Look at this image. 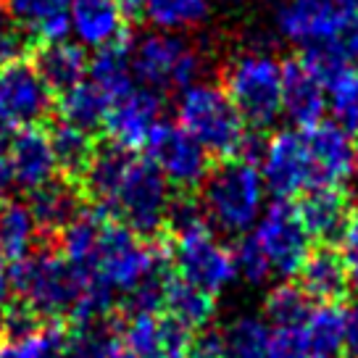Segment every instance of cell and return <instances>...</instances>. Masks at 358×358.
I'll return each instance as SVG.
<instances>
[{
	"label": "cell",
	"instance_id": "30",
	"mask_svg": "<svg viewBox=\"0 0 358 358\" xmlns=\"http://www.w3.org/2000/svg\"><path fill=\"white\" fill-rule=\"evenodd\" d=\"M37 243V227L24 203H0V256L6 261H22Z\"/></svg>",
	"mask_w": 358,
	"mask_h": 358
},
{
	"label": "cell",
	"instance_id": "4",
	"mask_svg": "<svg viewBox=\"0 0 358 358\" xmlns=\"http://www.w3.org/2000/svg\"><path fill=\"white\" fill-rule=\"evenodd\" d=\"M222 90L248 129H266L282 113V64L266 53L232 58L222 74Z\"/></svg>",
	"mask_w": 358,
	"mask_h": 358
},
{
	"label": "cell",
	"instance_id": "14",
	"mask_svg": "<svg viewBox=\"0 0 358 358\" xmlns=\"http://www.w3.org/2000/svg\"><path fill=\"white\" fill-rule=\"evenodd\" d=\"M350 19L335 0H287L277 13L280 32L303 48L337 40Z\"/></svg>",
	"mask_w": 358,
	"mask_h": 358
},
{
	"label": "cell",
	"instance_id": "24",
	"mask_svg": "<svg viewBox=\"0 0 358 358\" xmlns=\"http://www.w3.org/2000/svg\"><path fill=\"white\" fill-rule=\"evenodd\" d=\"M61 358H127L122 343V319L111 313L66 324Z\"/></svg>",
	"mask_w": 358,
	"mask_h": 358
},
{
	"label": "cell",
	"instance_id": "36",
	"mask_svg": "<svg viewBox=\"0 0 358 358\" xmlns=\"http://www.w3.org/2000/svg\"><path fill=\"white\" fill-rule=\"evenodd\" d=\"M266 358H311L303 327H274L268 337Z\"/></svg>",
	"mask_w": 358,
	"mask_h": 358
},
{
	"label": "cell",
	"instance_id": "46",
	"mask_svg": "<svg viewBox=\"0 0 358 358\" xmlns=\"http://www.w3.org/2000/svg\"><path fill=\"white\" fill-rule=\"evenodd\" d=\"M353 171H358V148H356V161H353Z\"/></svg>",
	"mask_w": 358,
	"mask_h": 358
},
{
	"label": "cell",
	"instance_id": "10",
	"mask_svg": "<svg viewBox=\"0 0 358 358\" xmlns=\"http://www.w3.org/2000/svg\"><path fill=\"white\" fill-rule=\"evenodd\" d=\"M261 177L274 201H292L295 195L316 187L303 132L280 129L268 137L261 156Z\"/></svg>",
	"mask_w": 358,
	"mask_h": 358
},
{
	"label": "cell",
	"instance_id": "47",
	"mask_svg": "<svg viewBox=\"0 0 358 358\" xmlns=\"http://www.w3.org/2000/svg\"><path fill=\"white\" fill-rule=\"evenodd\" d=\"M58 358H61V356H58Z\"/></svg>",
	"mask_w": 358,
	"mask_h": 358
},
{
	"label": "cell",
	"instance_id": "17",
	"mask_svg": "<svg viewBox=\"0 0 358 358\" xmlns=\"http://www.w3.org/2000/svg\"><path fill=\"white\" fill-rule=\"evenodd\" d=\"M301 132L311 158L316 187L343 185L353 174V161H356V148L350 143V134L340 124L329 122H319Z\"/></svg>",
	"mask_w": 358,
	"mask_h": 358
},
{
	"label": "cell",
	"instance_id": "34",
	"mask_svg": "<svg viewBox=\"0 0 358 358\" xmlns=\"http://www.w3.org/2000/svg\"><path fill=\"white\" fill-rule=\"evenodd\" d=\"M232 256H235V268L243 280L253 282V285H261V282L268 280V271H271V264H268L266 253L261 243L256 240V235H243L237 240V245L232 248Z\"/></svg>",
	"mask_w": 358,
	"mask_h": 358
},
{
	"label": "cell",
	"instance_id": "41",
	"mask_svg": "<svg viewBox=\"0 0 358 358\" xmlns=\"http://www.w3.org/2000/svg\"><path fill=\"white\" fill-rule=\"evenodd\" d=\"M13 177H11V164H8V145H3L0 137V203H6V195L11 190Z\"/></svg>",
	"mask_w": 358,
	"mask_h": 358
},
{
	"label": "cell",
	"instance_id": "8",
	"mask_svg": "<svg viewBox=\"0 0 358 358\" xmlns=\"http://www.w3.org/2000/svg\"><path fill=\"white\" fill-rule=\"evenodd\" d=\"M143 148L148 161L177 192H198L211 171V156L206 148L179 124L158 122Z\"/></svg>",
	"mask_w": 358,
	"mask_h": 358
},
{
	"label": "cell",
	"instance_id": "26",
	"mask_svg": "<svg viewBox=\"0 0 358 358\" xmlns=\"http://www.w3.org/2000/svg\"><path fill=\"white\" fill-rule=\"evenodd\" d=\"M50 148H53V156H56V169L61 171V177L79 185L85 171H87L92 153H95V140L92 134L79 129L74 124H66L58 119L50 129Z\"/></svg>",
	"mask_w": 358,
	"mask_h": 358
},
{
	"label": "cell",
	"instance_id": "25",
	"mask_svg": "<svg viewBox=\"0 0 358 358\" xmlns=\"http://www.w3.org/2000/svg\"><path fill=\"white\" fill-rule=\"evenodd\" d=\"M90 82L101 90L103 95L113 98L124 95L127 90L134 87V71H132V34L127 32L124 37L113 43L103 45L95 50V56L90 58L87 66Z\"/></svg>",
	"mask_w": 358,
	"mask_h": 358
},
{
	"label": "cell",
	"instance_id": "11",
	"mask_svg": "<svg viewBox=\"0 0 358 358\" xmlns=\"http://www.w3.org/2000/svg\"><path fill=\"white\" fill-rule=\"evenodd\" d=\"M192 340V329L164 311L127 313L122 319L127 358H190Z\"/></svg>",
	"mask_w": 358,
	"mask_h": 358
},
{
	"label": "cell",
	"instance_id": "27",
	"mask_svg": "<svg viewBox=\"0 0 358 358\" xmlns=\"http://www.w3.org/2000/svg\"><path fill=\"white\" fill-rule=\"evenodd\" d=\"M311 358L345 356V308L340 303H319L303 324Z\"/></svg>",
	"mask_w": 358,
	"mask_h": 358
},
{
	"label": "cell",
	"instance_id": "5",
	"mask_svg": "<svg viewBox=\"0 0 358 358\" xmlns=\"http://www.w3.org/2000/svg\"><path fill=\"white\" fill-rule=\"evenodd\" d=\"M169 203H171V190L164 174L148 158L134 153L132 164L127 166L111 203L103 213L127 224L134 235L153 240L164 235Z\"/></svg>",
	"mask_w": 358,
	"mask_h": 358
},
{
	"label": "cell",
	"instance_id": "7",
	"mask_svg": "<svg viewBox=\"0 0 358 358\" xmlns=\"http://www.w3.org/2000/svg\"><path fill=\"white\" fill-rule=\"evenodd\" d=\"M203 61L198 50H192L177 34H148L132 45V71L145 87L156 92L185 90L201 77Z\"/></svg>",
	"mask_w": 358,
	"mask_h": 358
},
{
	"label": "cell",
	"instance_id": "33",
	"mask_svg": "<svg viewBox=\"0 0 358 358\" xmlns=\"http://www.w3.org/2000/svg\"><path fill=\"white\" fill-rule=\"evenodd\" d=\"M222 337L229 358H266L271 329L266 322L245 313V316H237L232 324L224 327Z\"/></svg>",
	"mask_w": 358,
	"mask_h": 358
},
{
	"label": "cell",
	"instance_id": "18",
	"mask_svg": "<svg viewBox=\"0 0 358 358\" xmlns=\"http://www.w3.org/2000/svg\"><path fill=\"white\" fill-rule=\"evenodd\" d=\"M8 164H11L13 185L32 192L56 177V156L50 148V134L40 127H27L11 134L8 143Z\"/></svg>",
	"mask_w": 358,
	"mask_h": 358
},
{
	"label": "cell",
	"instance_id": "39",
	"mask_svg": "<svg viewBox=\"0 0 358 358\" xmlns=\"http://www.w3.org/2000/svg\"><path fill=\"white\" fill-rule=\"evenodd\" d=\"M335 43H337V48H340L343 58H345L348 69H350L353 74H358V19H350V24L343 29V34L337 37Z\"/></svg>",
	"mask_w": 358,
	"mask_h": 358
},
{
	"label": "cell",
	"instance_id": "16",
	"mask_svg": "<svg viewBox=\"0 0 358 358\" xmlns=\"http://www.w3.org/2000/svg\"><path fill=\"white\" fill-rule=\"evenodd\" d=\"M295 208L311 240H316L319 245H340L350 211H353L350 195L343 185L311 187L303 192L301 203Z\"/></svg>",
	"mask_w": 358,
	"mask_h": 358
},
{
	"label": "cell",
	"instance_id": "38",
	"mask_svg": "<svg viewBox=\"0 0 358 358\" xmlns=\"http://www.w3.org/2000/svg\"><path fill=\"white\" fill-rule=\"evenodd\" d=\"M190 358H229L224 348V337L219 329H206L192 340Z\"/></svg>",
	"mask_w": 358,
	"mask_h": 358
},
{
	"label": "cell",
	"instance_id": "45",
	"mask_svg": "<svg viewBox=\"0 0 358 358\" xmlns=\"http://www.w3.org/2000/svg\"><path fill=\"white\" fill-rule=\"evenodd\" d=\"M335 3L343 8V11L350 13V16H356V13H358V0H335Z\"/></svg>",
	"mask_w": 358,
	"mask_h": 358
},
{
	"label": "cell",
	"instance_id": "23",
	"mask_svg": "<svg viewBox=\"0 0 358 358\" xmlns=\"http://www.w3.org/2000/svg\"><path fill=\"white\" fill-rule=\"evenodd\" d=\"M69 22L79 45H87L95 50L129 32L127 19L113 0H71Z\"/></svg>",
	"mask_w": 358,
	"mask_h": 358
},
{
	"label": "cell",
	"instance_id": "35",
	"mask_svg": "<svg viewBox=\"0 0 358 358\" xmlns=\"http://www.w3.org/2000/svg\"><path fill=\"white\" fill-rule=\"evenodd\" d=\"M327 98L332 103V113H335L337 124L348 134L358 137V74L343 79L337 87L327 92Z\"/></svg>",
	"mask_w": 358,
	"mask_h": 358
},
{
	"label": "cell",
	"instance_id": "12",
	"mask_svg": "<svg viewBox=\"0 0 358 358\" xmlns=\"http://www.w3.org/2000/svg\"><path fill=\"white\" fill-rule=\"evenodd\" d=\"M253 235L264 248L271 268H277L282 277L298 274L311 250V237L298 216V208L290 201L271 203Z\"/></svg>",
	"mask_w": 358,
	"mask_h": 358
},
{
	"label": "cell",
	"instance_id": "31",
	"mask_svg": "<svg viewBox=\"0 0 358 358\" xmlns=\"http://www.w3.org/2000/svg\"><path fill=\"white\" fill-rule=\"evenodd\" d=\"M311 311L313 301L295 282L277 285L266 295V303H264V316L268 319V324L274 327H303L306 319L311 316Z\"/></svg>",
	"mask_w": 358,
	"mask_h": 358
},
{
	"label": "cell",
	"instance_id": "19",
	"mask_svg": "<svg viewBox=\"0 0 358 358\" xmlns=\"http://www.w3.org/2000/svg\"><path fill=\"white\" fill-rule=\"evenodd\" d=\"M298 285L313 303H343L350 298V277L335 245H316L298 268Z\"/></svg>",
	"mask_w": 358,
	"mask_h": 358
},
{
	"label": "cell",
	"instance_id": "2",
	"mask_svg": "<svg viewBox=\"0 0 358 358\" xmlns=\"http://www.w3.org/2000/svg\"><path fill=\"white\" fill-rule=\"evenodd\" d=\"M201 206L211 227L224 235H243L256 224L264 203V177L245 158H224L203 182Z\"/></svg>",
	"mask_w": 358,
	"mask_h": 358
},
{
	"label": "cell",
	"instance_id": "13",
	"mask_svg": "<svg viewBox=\"0 0 358 358\" xmlns=\"http://www.w3.org/2000/svg\"><path fill=\"white\" fill-rule=\"evenodd\" d=\"M158 116H161V92L134 85L132 90H127L124 95L108 103L103 127L111 143L137 150L145 145L148 134L158 124Z\"/></svg>",
	"mask_w": 358,
	"mask_h": 358
},
{
	"label": "cell",
	"instance_id": "29",
	"mask_svg": "<svg viewBox=\"0 0 358 358\" xmlns=\"http://www.w3.org/2000/svg\"><path fill=\"white\" fill-rule=\"evenodd\" d=\"M58 119L66 124H74L85 132H92L103 127L106 111H108V98L92 82H79L71 90H66L64 95H58L56 103Z\"/></svg>",
	"mask_w": 358,
	"mask_h": 358
},
{
	"label": "cell",
	"instance_id": "21",
	"mask_svg": "<svg viewBox=\"0 0 358 358\" xmlns=\"http://www.w3.org/2000/svg\"><path fill=\"white\" fill-rule=\"evenodd\" d=\"M327 90L306 71L298 58L282 64V113L295 127L308 129L324 119Z\"/></svg>",
	"mask_w": 358,
	"mask_h": 358
},
{
	"label": "cell",
	"instance_id": "9",
	"mask_svg": "<svg viewBox=\"0 0 358 358\" xmlns=\"http://www.w3.org/2000/svg\"><path fill=\"white\" fill-rule=\"evenodd\" d=\"M53 108V92L45 87L29 58L0 64V132L13 134L40 127Z\"/></svg>",
	"mask_w": 358,
	"mask_h": 358
},
{
	"label": "cell",
	"instance_id": "28",
	"mask_svg": "<svg viewBox=\"0 0 358 358\" xmlns=\"http://www.w3.org/2000/svg\"><path fill=\"white\" fill-rule=\"evenodd\" d=\"M164 313H169L171 319H177L179 324H185L192 332L206 329L213 316V295L185 282L174 271L164 295Z\"/></svg>",
	"mask_w": 358,
	"mask_h": 358
},
{
	"label": "cell",
	"instance_id": "43",
	"mask_svg": "<svg viewBox=\"0 0 358 358\" xmlns=\"http://www.w3.org/2000/svg\"><path fill=\"white\" fill-rule=\"evenodd\" d=\"M113 3L119 6V11L124 13V19L129 22V19H137V16H143V13H145L148 0H113Z\"/></svg>",
	"mask_w": 358,
	"mask_h": 358
},
{
	"label": "cell",
	"instance_id": "32",
	"mask_svg": "<svg viewBox=\"0 0 358 358\" xmlns=\"http://www.w3.org/2000/svg\"><path fill=\"white\" fill-rule=\"evenodd\" d=\"M208 11H211V0H148L145 3V19L164 32L198 27L206 22Z\"/></svg>",
	"mask_w": 358,
	"mask_h": 358
},
{
	"label": "cell",
	"instance_id": "37",
	"mask_svg": "<svg viewBox=\"0 0 358 358\" xmlns=\"http://www.w3.org/2000/svg\"><path fill=\"white\" fill-rule=\"evenodd\" d=\"M340 256L345 261L348 277H350V285L358 287V208L350 211V219H348V227L343 232V240H340Z\"/></svg>",
	"mask_w": 358,
	"mask_h": 358
},
{
	"label": "cell",
	"instance_id": "20",
	"mask_svg": "<svg viewBox=\"0 0 358 358\" xmlns=\"http://www.w3.org/2000/svg\"><path fill=\"white\" fill-rule=\"evenodd\" d=\"M34 71L40 74L45 87L53 95H64L66 90L79 85L87 74L90 58L85 48L71 40H56V43H37L29 53Z\"/></svg>",
	"mask_w": 358,
	"mask_h": 358
},
{
	"label": "cell",
	"instance_id": "6",
	"mask_svg": "<svg viewBox=\"0 0 358 358\" xmlns=\"http://www.w3.org/2000/svg\"><path fill=\"white\" fill-rule=\"evenodd\" d=\"M169 237H171V264L185 282L201 287L208 295H216L237 277L232 250L216 240L208 222L195 224L190 229Z\"/></svg>",
	"mask_w": 358,
	"mask_h": 358
},
{
	"label": "cell",
	"instance_id": "40",
	"mask_svg": "<svg viewBox=\"0 0 358 358\" xmlns=\"http://www.w3.org/2000/svg\"><path fill=\"white\" fill-rule=\"evenodd\" d=\"M345 356L358 358V303L345 308Z\"/></svg>",
	"mask_w": 358,
	"mask_h": 358
},
{
	"label": "cell",
	"instance_id": "42",
	"mask_svg": "<svg viewBox=\"0 0 358 358\" xmlns=\"http://www.w3.org/2000/svg\"><path fill=\"white\" fill-rule=\"evenodd\" d=\"M11 282H8V268L3 266V261H0V322H3V316L8 311V306L13 303L11 298Z\"/></svg>",
	"mask_w": 358,
	"mask_h": 358
},
{
	"label": "cell",
	"instance_id": "44",
	"mask_svg": "<svg viewBox=\"0 0 358 358\" xmlns=\"http://www.w3.org/2000/svg\"><path fill=\"white\" fill-rule=\"evenodd\" d=\"M11 29H13L11 16H8V11H6V6H3V0H0V45L6 43V37L11 34Z\"/></svg>",
	"mask_w": 358,
	"mask_h": 358
},
{
	"label": "cell",
	"instance_id": "22",
	"mask_svg": "<svg viewBox=\"0 0 358 358\" xmlns=\"http://www.w3.org/2000/svg\"><path fill=\"white\" fill-rule=\"evenodd\" d=\"M3 6L13 27L22 29L34 45L66 40L71 32V0H3Z\"/></svg>",
	"mask_w": 358,
	"mask_h": 358
},
{
	"label": "cell",
	"instance_id": "15",
	"mask_svg": "<svg viewBox=\"0 0 358 358\" xmlns=\"http://www.w3.org/2000/svg\"><path fill=\"white\" fill-rule=\"evenodd\" d=\"M27 208L37 227V243L53 245L56 237L82 213L85 195L79 190V185L64 177H53L50 182H45L43 187L29 192Z\"/></svg>",
	"mask_w": 358,
	"mask_h": 358
},
{
	"label": "cell",
	"instance_id": "1",
	"mask_svg": "<svg viewBox=\"0 0 358 358\" xmlns=\"http://www.w3.org/2000/svg\"><path fill=\"white\" fill-rule=\"evenodd\" d=\"M8 282L16 301L27 303L43 322H66L82 295L77 271L53 245H40L37 253L13 261Z\"/></svg>",
	"mask_w": 358,
	"mask_h": 358
},
{
	"label": "cell",
	"instance_id": "3",
	"mask_svg": "<svg viewBox=\"0 0 358 358\" xmlns=\"http://www.w3.org/2000/svg\"><path fill=\"white\" fill-rule=\"evenodd\" d=\"M177 124L195 137L213 158H237L248 137V127L227 92L216 85L195 82L182 90L177 101Z\"/></svg>",
	"mask_w": 358,
	"mask_h": 358
}]
</instances>
